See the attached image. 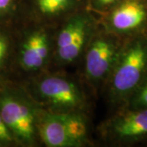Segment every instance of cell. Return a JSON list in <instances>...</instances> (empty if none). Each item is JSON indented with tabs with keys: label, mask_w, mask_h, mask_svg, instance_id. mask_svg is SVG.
<instances>
[{
	"label": "cell",
	"mask_w": 147,
	"mask_h": 147,
	"mask_svg": "<svg viewBox=\"0 0 147 147\" xmlns=\"http://www.w3.org/2000/svg\"><path fill=\"white\" fill-rule=\"evenodd\" d=\"M111 88L116 100L127 103L147 76V35L134 36L121 49Z\"/></svg>",
	"instance_id": "6da1fadb"
},
{
	"label": "cell",
	"mask_w": 147,
	"mask_h": 147,
	"mask_svg": "<svg viewBox=\"0 0 147 147\" xmlns=\"http://www.w3.org/2000/svg\"><path fill=\"white\" fill-rule=\"evenodd\" d=\"M86 132L82 118L72 114L47 115L39 127L42 140L50 147L77 146L85 138Z\"/></svg>",
	"instance_id": "7a4b0ae2"
},
{
	"label": "cell",
	"mask_w": 147,
	"mask_h": 147,
	"mask_svg": "<svg viewBox=\"0 0 147 147\" xmlns=\"http://www.w3.org/2000/svg\"><path fill=\"white\" fill-rule=\"evenodd\" d=\"M110 24L120 34L141 35L147 27V0H122L111 12Z\"/></svg>",
	"instance_id": "3957f363"
},
{
	"label": "cell",
	"mask_w": 147,
	"mask_h": 147,
	"mask_svg": "<svg viewBox=\"0 0 147 147\" xmlns=\"http://www.w3.org/2000/svg\"><path fill=\"white\" fill-rule=\"evenodd\" d=\"M111 131L123 143L147 139V109L127 107L113 121Z\"/></svg>",
	"instance_id": "277c9868"
},
{
	"label": "cell",
	"mask_w": 147,
	"mask_h": 147,
	"mask_svg": "<svg viewBox=\"0 0 147 147\" xmlns=\"http://www.w3.org/2000/svg\"><path fill=\"white\" fill-rule=\"evenodd\" d=\"M0 115L11 131L26 141H31L34 135V116L26 105L11 97L0 102Z\"/></svg>",
	"instance_id": "5b68a950"
},
{
	"label": "cell",
	"mask_w": 147,
	"mask_h": 147,
	"mask_svg": "<svg viewBox=\"0 0 147 147\" xmlns=\"http://www.w3.org/2000/svg\"><path fill=\"white\" fill-rule=\"evenodd\" d=\"M120 51L109 39L100 38L92 42L86 57L88 75L93 79L104 77L115 66Z\"/></svg>",
	"instance_id": "8992f818"
},
{
	"label": "cell",
	"mask_w": 147,
	"mask_h": 147,
	"mask_svg": "<svg viewBox=\"0 0 147 147\" xmlns=\"http://www.w3.org/2000/svg\"><path fill=\"white\" fill-rule=\"evenodd\" d=\"M86 23L82 18L69 21L61 31L57 38L58 55L64 61H73L84 46Z\"/></svg>",
	"instance_id": "52a82bcc"
},
{
	"label": "cell",
	"mask_w": 147,
	"mask_h": 147,
	"mask_svg": "<svg viewBox=\"0 0 147 147\" xmlns=\"http://www.w3.org/2000/svg\"><path fill=\"white\" fill-rule=\"evenodd\" d=\"M39 91L53 104L62 107H75L80 96L76 87L69 81L59 77H48L39 84Z\"/></svg>",
	"instance_id": "ba28073f"
},
{
	"label": "cell",
	"mask_w": 147,
	"mask_h": 147,
	"mask_svg": "<svg viewBox=\"0 0 147 147\" xmlns=\"http://www.w3.org/2000/svg\"><path fill=\"white\" fill-rule=\"evenodd\" d=\"M48 53L47 38L45 34L36 32L26 40L22 49L21 61L27 69H37L42 66Z\"/></svg>",
	"instance_id": "9c48e42d"
},
{
	"label": "cell",
	"mask_w": 147,
	"mask_h": 147,
	"mask_svg": "<svg viewBox=\"0 0 147 147\" xmlns=\"http://www.w3.org/2000/svg\"><path fill=\"white\" fill-rule=\"evenodd\" d=\"M127 104L131 108L147 109V76Z\"/></svg>",
	"instance_id": "30bf717a"
},
{
	"label": "cell",
	"mask_w": 147,
	"mask_h": 147,
	"mask_svg": "<svg viewBox=\"0 0 147 147\" xmlns=\"http://www.w3.org/2000/svg\"><path fill=\"white\" fill-rule=\"evenodd\" d=\"M70 0H38L37 3L42 14L53 15L63 10Z\"/></svg>",
	"instance_id": "8fae6325"
},
{
	"label": "cell",
	"mask_w": 147,
	"mask_h": 147,
	"mask_svg": "<svg viewBox=\"0 0 147 147\" xmlns=\"http://www.w3.org/2000/svg\"><path fill=\"white\" fill-rule=\"evenodd\" d=\"M12 141V136L9 127L7 126L0 115V142H8Z\"/></svg>",
	"instance_id": "7c38bea8"
},
{
	"label": "cell",
	"mask_w": 147,
	"mask_h": 147,
	"mask_svg": "<svg viewBox=\"0 0 147 147\" xmlns=\"http://www.w3.org/2000/svg\"><path fill=\"white\" fill-rule=\"evenodd\" d=\"M13 0H0V12H5L12 7Z\"/></svg>",
	"instance_id": "4fadbf2b"
},
{
	"label": "cell",
	"mask_w": 147,
	"mask_h": 147,
	"mask_svg": "<svg viewBox=\"0 0 147 147\" xmlns=\"http://www.w3.org/2000/svg\"><path fill=\"white\" fill-rule=\"evenodd\" d=\"M7 52V44L3 38L0 35V64L2 63Z\"/></svg>",
	"instance_id": "5bb4252c"
},
{
	"label": "cell",
	"mask_w": 147,
	"mask_h": 147,
	"mask_svg": "<svg viewBox=\"0 0 147 147\" xmlns=\"http://www.w3.org/2000/svg\"><path fill=\"white\" fill-rule=\"evenodd\" d=\"M97 1L103 5H111V4H117L122 0H97Z\"/></svg>",
	"instance_id": "9a60e30c"
},
{
	"label": "cell",
	"mask_w": 147,
	"mask_h": 147,
	"mask_svg": "<svg viewBox=\"0 0 147 147\" xmlns=\"http://www.w3.org/2000/svg\"><path fill=\"white\" fill-rule=\"evenodd\" d=\"M146 35H147V34H146Z\"/></svg>",
	"instance_id": "2e32d148"
}]
</instances>
